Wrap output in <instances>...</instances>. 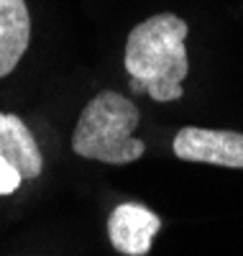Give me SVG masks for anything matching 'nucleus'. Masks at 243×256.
<instances>
[{
	"label": "nucleus",
	"instance_id": "obj_2",
	"mask_svg": "<svg viewBox=\"0 0 243 256\" xmlns=\"http://www.w3.org/2000/svg\"><path fill=\"white\" fill-rule=\"evenodd\" d=\"M141 113L128 98L113 90L98 92L77 118L72 148L82 159L130 164L144 156L146 144L134 136Z\"/></svg>",
	"mask_w": 243,
	"mask_h": 256
},
{
	"label": "nucleus",
	"instance_id": "obj_6",
	"mask_svg": "<svg viewBox=\"0 0 243 256\" xmlns=\"http://www.w3.org/2000/svg\"><path fill=\"white\" fill-rule=\"evenodd\" d=\"M31 16L26 0H0V77H8L28 49Z\"/></svg>",
	"mask_w": 243,
	"mask_h": 256
},
{
	"label": "nucleus",
	"instance_id": "obj_4",
	"mask_svg": "<svg viewBox=\"0 0 243 256\" xmlns=\"http://www.w3.org/2000/svg\"><path fill=\"white\" fill-rule=\"evenodd\" d=\"M159 230L162 218L138 202H123L108 218V238L118 254L126 256H144Z\"/></svg>",
	"mask_w": 243,
	"mask_h": 256
},
{
	"label": "nucleus",
	"instance_id": "obj_5",
	"mask_svg": "<svg viewBox=\"0 0 243 256\" xmlns=\"http://www.w3.org/2000/svg\"><path fill=\"white\" fill-rule=\"evenodd\" d=\"M0 156L10 162L24 180H36L44 169V156L28 126L18 116L0 113Z\"/></svg>",
	"mask_w": 243,
	"mask_h": 256
},
{
	"label": "nucleus",
	"instance_id": "obj_7",
	"mask_svg": "<svg viewBox=\"0 0 243 256\" xmlns=\"http://www.w3.org/2000/svg\"><path fill=\"white\" fill-rule=\"evenodd\" d=\"M20 182H24V174H20L10 162H6L3 156H0V195L16 192L20 187Z\"/></svg>",
	"mask_w": 243,
	"mask_h": 256
},
{
	"label": "nucleus",
	"instance_id": "obj_1",
	"mask_svg": "<svg viewBox=\"0 0 243 256\" xmlns=\"http://www.w3.org/2000/svg\"><path fill=\"white\" fill-rule=\"evenodd\" d=\"M187 24L174 13L151 16L128 34L123 64L130 74V90L148 92L156 102H172L184 95L187 77Z\"/></svg>",
	"mask_w": 243,
	"mask_h": 256
},
{
	"label": "nucleus",
	"instance_id": "obj_3",
	"mask_svg": "<svg viewBox=\"0 0 243 256\" xmlns=\"http://www.w3.org/2000/svg\"><path fill=\"white\" fill-rule=\"evenodd\" d=\"M174 154L182 162L243 169V134L187 126L174 136Z\"/></svg>",
	"mask_w": 243,
	"mask_h": 256
}]
</instances>
